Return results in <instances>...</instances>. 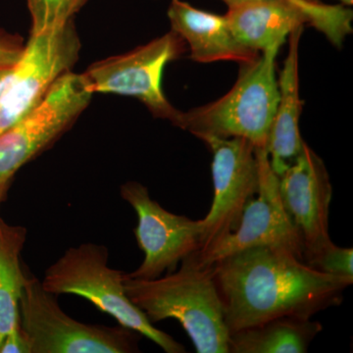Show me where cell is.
I'll use <instances>...</instances> for the list:
<instances>
[{
	"mask_svg": "<svg viewBox=\"0 0 353 353\" xmlns=\"http://www.w3.org/2000/svg\"><path fill=\"white\" fill-rule=\"evenodd\" d=\"M13 66L1 67L0 68V97L3 95L10 83Z\"/></svg>",
	"mask_w": 353,
	"mask_h": 353,
	"instance_id": "23",
	"label": "cell"
},
{
	"mask_svg": "<svg viewBox=\"0 0 353 353\" xmlns=\"http://www.w3.org/2000/svg\"><path fill=\"white\" fill-rule=\"evenodd\" d=\"M185 41L171 31L126 54L101 60L83 73L90 90L134 97L153 116L175 125L181 111L168 101L162 88L165 67L182 54Z\"/></svg>",
	"mask_w": 353,
	"mask_h": 353,
	"instance_id": "7",
	"label": "cell"
},
{
	"mask_svg": "<svg viewBox=\"0 0 353 353\" xmlns=\"http://www.w3.org/2000/svg\"><path fill=\"white\" fill-rule=\"evenodd\" d=\"M0 353H32L31 343L21 325L4 338L0 345Z\"/></svg>",
	"mask_w": 353,
	"mask_h": 353,
	"instance_id": "22",
	"label": "cell"
},
{
	"mask_svg": "<svg viewBox=\"0 0 353 353\" xmlns=\"http://www.w3.org/2000/svg\"><path fill=\"white\" fill-rule=\"evenodd\" d=\"M125 290L152 324L175 319L197 353H229V330L215 281L214 265L202 263L199 252L188 255L178 270L141 280L125 276Z\"/></svg>",
	"mask_w": 353,
	"mask_h": 353,
	"instance_id": "2",
	"label": "cell"
},
{
	"mask_svg": "<svg viewBox=\"0 0 353 353\" xmlns=\"http://www.w3.org/2000/svg\"><path fill=\"white\" fill-rule=\"evenodd\" d=\"M106 246L83 243L70 248L46 269L41 285L54 296L75 294L112 316L121 326L150 339L167 353H185V348L153 326L145 313L132 303L125 290L126 274L108 266Z\"/></svg>",
	"mask_w": 353,
	"mask_h": 353,
	"instance_id": "4",
	"label": "cell"
},
{
	"mask_svg": "<svg viewBox=\"0 0 353 353\" xmlns=\"http://www.w3.org/2000/svg\"><path fill=\"white\" fill-rule=\"evenodd\" d=\"M283 43L262 51L254 61L241 64L240 75L228 94L214 102L181 111L175 126L199 139L241 138L266 148L279 101L276 58Z\"/></svg>",
	"mask_w": 353,
	"mask_h": 353,
	"instance_id": "3",
	"label": "cell"
},
{
	"mask_svg": "<svg viewBox=\"0 0 353 353\" xmlns=\"http://www.w3.org/2000/svg\"><path fill=\"white\" fill-rule=\"evenodd\" d=\"M24 46L17 37L0 32V68L13 66L22 55Z\"/></svg>",
	"mask_w": 353,
	"mask_h": 353,
	"instance_id": "21",
	"label": "cell"
},
{
	"mask_svg": "<svg viewBox=\"0 0 353 353\" xmlns=\"http://www.w3.org/2000/svg\"><path fill=\"white\" fill-rule=\"evenodd\" d=\"M321 323L284 316L230 334L229 353H305Z\"/></svg>",
	"mask_w": 353,
	"mask_h": 353,
	"instance_id": "16",
	"label": "cell"
},
{
	"mask_svg": "<svg viewBox=\"0 0 353 353\" xmlns=\"http://www.w3.org/2000/svg\"><path fill=\"white\" fill-rule=\"evenodd\" d=\"M121 197L138 215L134 229L137 243L145 259L130 278L152 280L165 271L176 270L185 257L199 252L201 220L176 215L162 208L150 196L148 188L138 182H128L120 188Z\"/></svg>",
	"mask_w": 353,
	"mask_h": 353,
	"instance_id": "10",
	"label": "cell"
},
{
	"mask_svg": "<svg viewBox=\"0 0 353 353\" xmlns=\"http://www.w3.org/2000/svg\"><path fill=\"white\" fill-rule=\"evenodd\" d=\"M278 176L281 199L301 239L306 262L332 243L329 214L333 188L328 171L304 141L294 163Z\"/></svg>",
	"mask_w": 353,
	"mask_h": 353,
	"instance_id": "12",
	"label": "cell"
},
{
	"mask_svg": "<svg viewBox=\"0 0 353 353\" xmlns=\"http://www.w3.org/2000/svg\"><path fill=\"white\" fill-rule=\"evenodd\" d=\"M256 154L259 164L256 196L246 204L234 231L208 252H199L202 263L213 265L229 255L255 246L287 250L303 260V245L283 204L279 176L272 169L266 148H256Z\"/></svg>",
	"mask_w": 353,
	"mask_h": 353,
	"instance_id": "11",
	"label": "cell"
},
{
	"mask_svg": "<svg viewBox=\"0 0 353 353\" xmlns=\"http://www.w3.org/2000/svg\"><path fill=\"white\" fill-rule=\"evenodd\" d=\"M88 0H28L32 17L31 34L52 31L73 21Z\"/></svg>",
	"mask_w": 353,
	"mask_h": 353,
	"instance_id": "19",
	"label": "cell"
},
{
	"mask_svg": "<svg viewBox=\"0 0 353 353\" xmlns=\"http://www.w3.org/2000/svg\"><path fill=\"white\" fill-rule=\"evenodd\" d=\"M340 1L343 4V6H352L353 3V0H340Z\"/></svg>",
	"mask_w": 353,
	"mask_h": 353,
	"instance_id": "26",
	"label": "cell"
},
{
	"mask_svg": "<svg viewBox=\"0 0 353 353\" xmlns=\"http://www.w3.org/2000/svg\"><path fill=\"white\" fill-rule=\"evenodd\" d=\"M168 18L172 31L189 44L190 57L194 61L211 63L227 60L245 64L260 55L236 41L226 15L206 12L183 0H172Z\"/></svg>",
	"mask_w": 353,
	"mask_h": 353,
	"instance_id": "13",
	"label": "cell"
},
{
	"mask_svg": "<svg viewBox=\"0 0 353 353\" xmlns=\"http://www.w3.org/2000/svg\"><path fill=\"white\" fill-rule=\"evenodd\" d=\"M305 263L329 275L353 279V248H341L334 245L333 241Z\"/></svg>",
	"mask_w": 353,
	"mask_h": 353,
	"instance_id": "20",
	"label": "cell"
},
{
	"mask_svg": "<svg viewBox=\"0 0 353 353\" xmlns=\"http://www.w3.org/2000/svg\"><path fill=\"white\" fill-rule=\"evenodd\" d=\"M213 265L230 334L284 316L310 319L341 305L353 283L269 246L246 248Z\"/></svg>",
	"mask_w": 353,
	"mask_h": 353,
	"instance_id": "1",
	"label": "cell"
},
{
	"mask_svg": "<svg viewBox=\"0 0 353 353\" xmlns=\"http://www.w3.org/2000/svg\"><path fill=\"white\" fill-rule=\"evenodd\" d=\"M80 51L73 21L52 31L31 34L0 97V134L39 105L58 79L71 72Z\"/></svg>",
	"mask_w": 353,
	"mask_h": 353,
	"instance_id": "6",
	"label": "cell"
},
{
	"mask_svg": "<svg viewBox=\"0 0 353 353\" xmlns=\"http://www.w3.org/2000/svg\"><path fill=\"white\" fill-rule=\"evenodd\" d=\"M27 229L7 224L0 218V345L4 338L20 326V301L26 275L20 255Z\"/></svg>",
	"mask_w": 353,
	"mask_h": 353,
	"instance_id": "17",
	"label": "cell"
},
{
	"mask_svg": "<svg viewBox=\"0 0 353 353\" xmlns=\"http://www.w3.org/2000/svg\"><path fill=\"white\" fill-rule=\"evenodd\" d=\"M303 12L305 24L323 32L333 46L341 48L352 32L353 11L343 4L329 6L317 0H292Z\"/></svg>",
	"mask_w": 353,
	"mask_h": 353,
	"instance_id": "18",
	"label": "cell"
},
{
	"mask_svg": "<svg viewBox=\"0 0 353 353\" xmlns=\"http://www.w3.org/2000/svg\"><path fill=\"white\" fill-rule=\"evenodd\" d=\"M234 38L246 50L259 53L287 41L304 27L303 12L292 0H256L229 7L226 14Z\"/></svg>",
	"mask_w": 353,
	"mask_h": 353,
	"instance_id": "15",
	"label": "cell"
},
{
	"mask_svg": "<svg viewBox=\"0 0 353 353\" xmlns=\"http://www.w3.org/2000/svg\"><path fill=\"white\" fill-rule=\"evenodd\" d=\"M212 152V205L201 219V246L205 253L234 231L243 209L256 196L259 164L256 148L248 139L204 137L201 139Z\"/></svg>",
	"mask_w": 353,
	"mask_h": 353,
	"instance_id": "9",
	"label": "cell"
},
{
	"mask_svg": "<svg viewBox=\"0 0 353 353\" xmlns=\"http://www.w3.org/2000/svg\"><path fill=\"white\" fill-rule=\"evenodd\" d=\"M227 4L228 7L239 6V4L245 3V2L256 1V0H222Z\"/></svg>",
	"mask_w": 353,
	"mask_h": 353,
	"instance_id": "25",
	"label": "cell"
},
{
	"mask_svg": "<svg viewBox=\"0 0 353 353\" xmlns=\"http://www.w3.org/2000/svg\"><path fill=\"white\" fill-rule=\"evenodd\" d=\"M94 92L83 74H64L31 112L0 134V181L50 145L88 108Z\"/></svg>",
	"mask_w": 353,
	"mask_h": 353,
	"instance_id": "8",
	"label": "cell"
},
{
	"mask_svg": "<svg viewBox=\"0 0 353 353\" xmlns=\"http://www.w3.org/2000/svg\"><path fill=\"white\" fill-rule=\"evenodd\" d=\"M20 301L21 328L32 353L139 352L141 334L124 326L108 327L77 321L60 308L54 294L26 273Z\"/></svg>",
	"mask_w": 353,
	"mask_h": 353,
	"instance_id": "5",
	"label": "cell"
},
{
	"mask_svg": "<svg viewBox=\"0 0 353 353\" xmlns=\"http://www.w3.org/2000/svg\"><path fill=\"white\" fill-rule=\"evenodd\" d=\"M10 183L11 179L10 180L0 181V204L3 201L4 197L6 196L7 190L10 187Z\"/></svg>",
	"mask_w": 353,
	"mask_h": 353,
	"instance_id": "24",
	"label": "cell"
},
{
	"mask_svg": "<svg viewBox=\"0 0 353 353\" xmlns=\"http://www.w3.org/2000/svg\"><path fill=\"white\" fill-rule=\"evenodd\" d=\"M303 27L289 36V52L278 79L279 101L266 150L269 162L278 176L282 175L299 157L304 141L299 132L303 102L299 95V46Z\"/></svg>",
	"mask_w": 353,
	"mask_h": 353,
	"instance_id": "14",
	"label": "cell"
}]
</instances>
